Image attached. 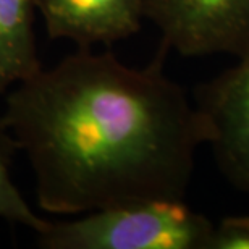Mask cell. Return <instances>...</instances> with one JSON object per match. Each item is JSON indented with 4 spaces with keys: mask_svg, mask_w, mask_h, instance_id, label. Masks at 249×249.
Segmentation results:
<instances>
[{
    "mask_svg": "<svg viewBox=\"0 0 249 249\" xmlns=\"http://www.w3.org/2000/svg\"><path fill=\"white\" fill-rule=\"evenodd\" d=\"M0 123L31 165L39 207L63 217L185 199L204 146L194 101L160 63L91 49L12 88Z\"/></svg>",
    "mask_w": 249,
    "mask_h": 249,
    "instance_id": "6da1fadb",
    "label": "cell"
},
{
    "mask_svg": "<svg viewBox=\"0 0 249 249\" xmlns=\"http://www.w3.org/2000/svg\"><path fill=\"white\" fill-rule=\"evenodd\" d=\"M213 222L185 199H152L96 209L37 231L44 249H209Z\"/></svg>",
    "mask_w": 249,
    "mask_h": 249,
    "instance_id": "7a4b0ae2",
    "label": "cell"
},
{
    "mask_svg": "<svg viewBox=\"0 0 249 249\" xmlns=\"http://www.w3.org/2000/svg\"><path fill=\"white\" fill-rule=\"evenodd\" d=\"M165 51L183 57L249 53V0H139Z\"/></svg>",
    "mask_w": 249,
    "mask_h": 249,
    "instance_id": "3957f363",
    "label": "cell"
},
{
    "mask_svg": "<svg viewBox=\"0 0 249 249\" xmlns=\"http://www.w3.org/2000/svg\"><path fill=\"white\" fill-rule=\"evenodd\" d=\"M215 78L202 83L194 96L204 146L212 149L227 181L249 193V53Z\"/></svg>",
    "mask_w": 249,
    "mask_h": 249,
    "instance_id": "277c9868",
    "label": "cell"
},
{
    "mask_svg": "<svg viewBox=\"0 0 249 249\" xmlns=\"http://www.w3.org/2000/svg\"><path fill=\"white\" fill-rule=\"evenodd\" d=\"M36 7L49 37L79 49L128 39L144 21L139 0H36Z\"/></svg>",
    "mask_w": 249,
    "mask_h": 249,
    "instance_id": "5b68a950",
    "label": "cell"
},
{
    "mask_svg": "<svg viewBox=\"0 0 249 249\" xmlns=\"http://www.w3.org/2000/svg\"><path fill=\"white\" fill-rule=\"evenodd\" d=\"M36 0H0V92L39 71L34 13Z\"/></svg>",
    "mask_w": 249,
    "mask_h": 249,
    "instance_id": "8992f818",
    "label": "cell"
},
{
    "mask_svg": "<svg viewBox=\"0 0 249 249\" xmlns=\"http://www.w3.org/2000/svg\"><path fill=\"white\" fill-rule=\"evenodd\" d=\"M8 146H12V141L0 123V218L37 233L47 225L49 220L42 218L29 206L15 185L8 170Z\"/></svg>",
    "mask_w": 249,
    "mask_h": 249,
    "instance_id": "52a82bcc",
    "label": "cell"
},
{
    "mask_svg": "<svg viewBox=\"0 0 249 249\" xmlns=\"http://www.w3.org/2000/svg\"><path fill=\"white\" fill-rule=\"evenodd\" d=\"M209 249H249V217H225L213 223Z\"/></svg>",
    "mask_w": 249,
    "mask_h": 249,
    "instance_id": "ba28073f",
    "label": "cell"
}]
</instances>
